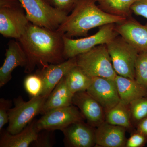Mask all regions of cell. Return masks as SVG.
<instances>
[{"label":"cell","mask_w":147,"mask_h":147,"mask_svg":"<svg viewBox=\"0 0 147 147\" xmlns=\"http://www.w3.org/2000/svg\"><path fill=\"white\" fill-rule=\"evenodd\" d=\"M135 79L147 88V51L139 53L134 65Z\"/></svg>","instance_id":"24"},{"label":"cell","mask_w":147,"mask_h":147,"mask_svg":"<svg viewBox=\"0 0 147 147\" xmlns=\"http://www.w3.org/2000/svg\"><path fill=\"white\" fill-rule=\"evenodd\" d=\"M73 96L69 89L64 76L47 97L40 114L43 115L53 109L72 105Z\"/></svg>","instance_id":"19"},{"label":"cell","mask_w":147,"mask_h":147,"mask_svg":"<svg viewBox=\"0 0 147 147\" xmlns=\"http://www.w3.org/2000/svg\"><path fill=\"white\" fill-rule=\"evenodd\" d=\"M36 121H32L17 134H12L7 131H3L0 139V147H28L36 141L38 137L39 132L37 129Z\"/></svg>","instance_id":"17"},{"label":"cell","mask_w":147,"mask_h":147,"mask_svg":"<svg viewBox=\"0 0 147 147\" xmlns=\"http://www.w3.org/2000/svg\"><path fill=\"white\" fill-rule=\"evenodd\" d=\"M137 131L142 133L147 137V117L142 120L137 124Z\"/></svg>","instance_id":"31"},{"label":"cell","mask_w":147,"mask_h":147,"mask_svg":"<svg viewBox=\"0 0 147 147\" xmlns=\"http://www.w3.org/2000/svg\"><path fill=\"white\" fill-rule=\"evenodd\" d=\"M76 65V57L58 64H49L41 67L36 73L42 79L43 89L40 95L48 97L61 79Z\"/></svg>","instance_id":"11"},{"label":"cell","mask_w":147,"mask_h":147,"mask_svg":"<svg viewBox=\"0 0 147 147\" xmlns=\"http://www.w3.org/2000/svg\"><path fill=\"white\" fill-rule=\"evenodd\" d=\"M126 19L105 12L96 5L95 0H78L71 14L67 15L57 31L70 38L86 36L92 29L106 24H119Z\"/></svg>","instance_id":"2"},{"label":"cell","mask_w":147,"mask_h":147,"mask_svg":"<svg viewBox=\"0 0 147 147\" xmlns=\"http://www.w3.org/2000/svg\"><path fill=\"white\" fill-rule=\"evenodd\" d=\"M116 24L104 25L95 34L79 39H71L63 35L65 59L76 57L97 45L107 44L119 35L115 30Z\"/></svg>","instance_id":"7"},{"label":"cell","mask_w":147,"mask_h":147,"mask_svg":"<svg viewBox=\"0 0 147 147\" xmlns=\"http://www.w3.org/2000/svg\"><path fill=\"white\" fill-rule=\"evenodd\" d=\"M132 13L147 19V0H137L131 7Z\"/></svg>","instance_id":"29"},{"label":"cell","mask_w":147,"mask_h":147,"mask_svg":"<svg viewBox=\"0 0 147 147\" xmlns=\"http://www.w3.org/2000/svg\"><path fill=\"white\" fill-rule=\"evenodd\" d=\"M86 91L100 103L105 113L121 101L115 80L92 77L91 84Z\"/></svg>","instance_id":"10"},{"label":"cell","mask_w":147,"mask_h":147,"mask_svg":"<svg viewBox=\"0 0 147 147\" xmlns=\"http://www.w3.org/2000/svg\"><path fill=\"white\" fill-rule=\"evenodd\" d=\"M78 1V0H77V1Z\"/></svg>","instance_id":"32"},{"label":"cell","mask_w":147,"mask_h":147,"mask_svg":"<svg viewBox=\"0 0 147 147\" xmlns=\"http://www.w3.org/2000/svg\"><path fill=\"white\" fill-rule=\"evenodd\" d=\"M55 8L68 13L73 9L77 0H46Z\"/></svg>","instance_id":"27"},{"label":"cell","mask_w":147,"mask_h":147,"mask_svg":"<svg viewBox=\"0 0 147 147\" xmlns=\"http://www.w3.org/2000/svg\"><path fill=\"white\" fill-rule=\"evenodd\" d=\"M29 22L42 28L57 30L68 13L55 8L46 0H18Z\"/></svg>","instance_id":"3"},{"label":"cell","mask_w":147,"mask_h":147,"mask_svg":"<svg viewBox=\"0 0 147 147\" xmlns=\"http://www.w3.org/2000/svg\"><path fill=\"white\" fill-rule=\"evenodd\" d=\"M129 107L131 121L137 125L139 122L147 117V96L131 101Z\"/></svg>","instance_id":"23"},{"label":"cell","mask_w":147,"mask_h":147,"mask_svg":"<svg viewBox=\"0 0 147 147\" xmlns=\"http://www.w3.org/2000/svg\"><path fill=\"white\" fill-rule=\"evenodd\" d=\"M11 106L10 100L1 98L0 99V131L9 123V110Z\"/></svg>","instance_id":"26"},{"label":"cell","mask_w":147,"mask_h":147,"mask_svg":"<svg viewBox=\"0 0 147 147\" xmlns=\"http://www.w3.org/2000/svg\"><path fill=\"white\" fill-rule=\"evenodd\" d=\"M50 136L47 133V134L42 133L41 134L40 131L36 141L34 142L32 144H35L34 145L37 147L52 146V145L50 142Z\"/></svg>","instance_id":"30"},{"label":"cell","mask_w":147,"mask_h":147,"mask_svg":"<svg viewBox=\"0 0 147 147\" xmlns=\"http://www.w3.org/2000/svg\"><path fill=\"white\" fill-rule=\"evenodd\" d=\"M84 119L79 108L72 104L48 111L36 120V125L39 132L44 130L62 131L71 124Z\"/></svg>","instance_id":"9"},{"label":"cell","mask_w":147,"mask_h":147,"mask_svg":"<svg viewBox=\"0 0 147 147\" xmlns=\"http://www.w3.org/2000/svg\"><path fill=\"white\" fill-rule=\"evenodd\" d=\"M115 82L121 102L126 105L137 98L147 96V88L135 79L117 74Z\"/></svg>","instance_id":"18"},{"label":"cell","mask_w":147,"mask_h":147,"mask_svg":"<svg viewBox=\"0 0 147 147\" xmlns=\"http://www.w3.org/2000/svg\"><path fill=\"white\" fill-rule=\"evenodd\" d=\"M24 88L32 97L40 95L43 89L42 79L36 73L30 74L25 78Z\"/></svg>","instance_id":"25"},{"label":"cell","mask_w":147,"mask_h":147,"mask_svg":"<svg viewBox=\"0 0 147 147\" xmlns=\"http://www.w3.org/2000/svg\"><path fill=\"white\" fill-rule=\"evenodd\" d=\"M72 103L79 108L87 123L91 126L96 127L105 121V110L100 103L87 91L74 94Z\"/></svg>","instance_id":"14"},{"label":"cell","mask_w":147,"mask_h":147,"mask_svg":"<svg viewBox=\"0 0 147 147\" xmlns=\"http://www.w3.org/2000/svg\"><path fill=\"white\" fill-rule=\"evenodd\" d=\"M76 65L92 77L115 80L117 74L113 68L106 44L96 46L76 57Z\"/></svg>","instance_id":"4"},{"label":"cell","mask_w":147,"mask_h":147,"mask_svg":"<svg viewBox=\"0 0 147 147\" xmlns=\"http://www.w3.org/2000/svg\"><path fill=\"white\" fill-rule=\"evenodd\" d=\"M18 0H0V33L19 39L30 22Z\"/></svg>","instance_id":"5"},{"label":"cell","mask_w":147,"mask_h":147,"mask_svg":"<svg viewBox=\"0 0 147 147\" xmlns=\"http://www.w3.org/2000/svg\"><path fill=\"white\" fill-rule=\"evenodd\" d=\"M115 30L139 53L147 51V24L142 25L130 17L116 24Z\"/></svg>","instance_id":"13"},{"label":"cell","mask_w":147,"mask_h":147,"mask_svg":"<svg viewBox=\"0 0 147 147\" xmlns=\"http://www.w3.org/2000/svg\"><path fill=\"white\" fill-rule=\"evenodd\" d=\"M47 96L40 95L24 101L21 96L14 100V106L9 110V125L7 131L17 134L31 122L35 117L40 114Z\"/></svg>","instance_id":"6"},{"label":"cell","mask_w":147,"mask_h":147,"mask_svg":"<svg viewBox=\"0 0 147 147\" xmlns=\"http://www.w3.org/2000/svg\"><path fill=\"white\" fill-rule=\"evenodd\" d=\"M84 121L71 124L62 130L65 146L67 147L95 146V129Z\"/></svg>","instance_id":"12"},{"label":"cell","mask_w":147,"mask_h":147,"mask_svg":"<svg viewBox=\"0 0 147 147\" xmlns=\"http://www.w3.org/2000/svg\"><path fill=\"white\" fill-rule=\"evenodd\" d=\"M106 45L117 74L135 79L134 65L139 52L119 35Z\"/></svg>","instance_id":"8"},{"label":"cell","mask_w":147,"mask_h":147,"mask_svg":"<svg viewBox=\"0 0 147 147\" xmlns=\"http://www.w3.org/2000/svg\"><path fill=\"white\" fill-rule=\"evenodd\" d=\"M28 57L25 72L30 73L36 66L58 64L66 60L64 57L63 35L30 23L18 40Z\"/></svg>","instance_id":"1"},{"label":"cell","mask_w":147,"mask_h":147,"mask_svg":"<svg viewBox=\"0 0 147 147\" xmlns=\"http://www.w3.org/2000/svg\"><path fill=\"white\" fill-rule=\"evenodd\" d=\"M127 129L123 127L104 121L95 129L96 146L102 147H124Z\"/></svg>","instance_id":"16"},{"label":"cell","mask_w":147,"mask_h":147,"mask_svg":"<svg viewBox=\"0 0 147 147\" xmlns=\"http://www.w3.org/2000/svg\"><path fill=\"white\" fill-rule=\"evenodd\" d=\"M147 143V137L138 131L132 134L127 140L126 147H141Z\"/></svg>","instance_id":"28"},{"label":"cell","mask_w":147,"mask_h":147,"mask_svg":"<svg viewBox=\"0 0 147 147\" xmlns=\"http://www.w3.org/2000/svg\"><path fill=\"white\" fill-rule=\"evenodd\" d=\"M69 89L74 94L80 92L86 91L91 84L92 77L76 65L64 76Z\"/></svg>","instance_id":"20"},{"label":"cell","mask_w":147,"mask_h":147,"mask_svg":"<svg viewBox=\"0 0 147 147\" xmlns=\"http://www.w3.org/2000/svg\"><path fill=\"white\" fill-rule=\"evenodd\" d=\"M105 121L131 130L133 125L129 105L120 101L106 113Z\"/></svg>","instance_id":"21"},{"label":"cell","mask_w":147,"mask_h":147,"mask_svg":"<svg viewBox=\"0 0 147 147\" xmlns=\"http://www.w3.org/2000/svg\"><path fill=\"white\" fill-rule=\"evenodd\" d=\"M102 10L115 16L131 17V7L137 0H95Z\"/></svg>","instance_id":"22"},{"label":"cell","mask_w":147,"mask_h":147,"mask_svg":"<svg viewBox=\"0 0 147 147\" xmlns=\"http://www.w3.org/2000/svg\"><path fill=\"white\" fill-rule=\"evenodd\" d=\"M5 59L0 68V87L6 85L12 78V73L18 67H26L28 59L26 54L19 41L11 40L9 42Z\"/></svg>","instance_id":"15"}]
</instances>
